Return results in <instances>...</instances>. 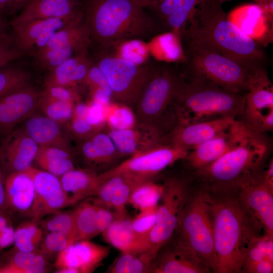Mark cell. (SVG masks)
<instances>
[{
	"mask_svg": "<svg viewBox=\"0 0 273 273\" xmlns=\"http://www.w3.org/2000/svg\"><path fill=\"white\" fill-rule=\"evenodd\" d=\"M222 5L219 0H202L180 38L234 60L250 73L265 68L263 52L229 18Z\"/></svg>",
	"mask_w": 273,
	"mask_h": 273,
	"instance_id": "obj_1",
	"label": "cell"
},
{
	"mask_svg": "<svg viewBox=\"0 0 273 273\" xmlns=\"http://www.w3.org/2000/svg\"><path fill=\"white\" fill-rule=\"evenodd\" d=\"M83 21L92 43L100 51L160 33L149 12L137 0H86Z\"/></svg>",
	"mask_w": 273,
	"mask_h": 273,
	"instance_id": "obj_2",
	"label": "cell"
},
{
	"mask_svg": "<svg viewBox=\"0 0 273 273\" xmlns=\"http://www.w3.org/2000/svg\"><path fill=\"white\" fill-rule=\"evenodd\" d=\"M207 192L216 257L215 272H242L249 244L258 230L243 209L237 190Z\"/></svg>",
	"mask_w": 273,
	"mask_h": 273,
	"instance_id": "obj_3",
	"label": "cell"
},
{
	"mask_svg": "<svg viewBox=\"0 0 273 273\" xmlns=\"http://www.w3.org/2000/svg\"><path fill=\"white\" fill-rule=\"evenodd\" d=\"M268 152L262 134L251 130L236 146L211 164L193 171L192 179L208 192L236 191L259 175Z\"/></svg>",
	"mask_w": 273,
	"mask_h": 273,
	"instance_id": "obj_4",
	"label": "cell"
},
{
	"mask_svg": "<svg viewBox=\"0 0 273 273\" xmlns=\"http://www.w3.org/2000/svg\"><path fill=\"white\" fill-rule=\"evenodd\" d=\"M246 93L186 80L181 75L174 99L176 125L223 117H242Z\"/></svg>",
	"mask_w": 273,
	"mask_h": 273,
	"instance_id": "obj_5",
	"label": "cell"
},
{
	"mask_svg": "<svg viewBox=\"0 0 273 273\" xmlns=\"http://www.w3.org/2000/svg\"><path fill=\"white\" fill-rule=\"evenodd\" d=\"M180 73L166 65H155L135 104L136 124L155 129L165 138L176 125L174 99Z\"/></svg>",
	"mask_w": 273,
	"mask_h": 273,
	"instance_id": "obj_6",
	"label": "cell"
},
{
	"mask_svg": "<svg viewBox=\"0 0 273 273\" xmlns=\"http://www.w3.org/2000/svg\"><path fill=\"white\" fill-rule=\"evenodd\" d=\"M184 43L186 80L216 85L236 93H246L251 73L237 62L204 49L188 39Z\"/></svg>",
	"mask_w": 273,
	"mask_h": 273,
	"instance_id": "obj_7",
	"label": "cell"
},
{
	"mask_svg": "<svg viewBox=\"0 0 273 273\" xmlns=\"http://www.w3.org/2000/svg\"><path fill=\"white\" fill-rule=\"evenodd\" d=\"M176 239L193 251L204 266L215 272L216 257L208 193L201 188L190 193L181 212Z\"/></svg>",
	"mask_w": 273,
	"mask_h": 273,
	"instance_id": "obj_8",
	"label": "cell"
},
{
	"mask_svg": "<svg viewBox=\"0 0 273 273\" xmlns=\"http://www.w3.org/2000/svg\"><path fill=\"white\" fill-rule=\"evenodd\" d=\"M93 60L105 76L112 100L129 107L134 106L155 66L138 64L102 51Z\"/></svg>",
	"mask_w": 273,
	"mask_h": 273,
	"instance_id": "obj_9",
	"label": "cell"
},
{
	"mask_svg": "<svg viewBox=\"0 0 273 273\" xmlns=\"http://www.w3.org/2000/svg\"><path fill=\"white\" fill-rule=\"evenodd\" d=\"M190 150L164 140L150 148L136 153L119 164L100 174L102 183L113 175L123 174L145 182L176 161L183 160Z\"/></svg>",
	"mask_w": 273,
	"mask_h": 273,
	"instance_id": "obj_10",
	"label": "cell"
},
{
	"mask_svg": "<svg viewBox=\"0 0 273 273\" xmlns=\"http://www.w3.org/2000/svg\"><path fill=\"white\" fill-rule=\"evenodd\" d=\"M190 177L170 178L162 185L156 223L149 235L151 251L156 256L168 243L177 226L181 212L190 194Z\"/></svg>",
	"mask_w": 273,
	"mask_h": 273,
	"instance_id": "obj_11",
	"label": "cell"
},
{
	"mask_svg": "<svg viewBox=\"0 0 273 273\" xmlns=\"http://www.w3.org/2000/svg\"><path fill=\"white\" fill-rule=\"evenodd\" d=\"M261 173L242 185L237 193L243 209L254 225L265 234L273 235V189L264 181Z\"/></svg>",
	"mask_w": 273,
	"mask_h": 273,
	"instance_id": "obj_12",
	"label": "cell"
},
{
	"mask_svg": "<svg viewBox=\"0 0 273 273\" xmlns=\"http://www.w3.org/2000/svg\"><path fill=\"white\" fill-rule=\"evenodd\" d=\"M272 115V84L264 68L250 74L242 121L261 133L265 120Z\"/></svg>",
	"mask_w": 273,
	"mask_h": 273,
	"instance_id": "obj_13",
	"label": "cell"
},
{
	"mask_svg": "<svg viewBox=\"0 0 273 273\" xmlns=\"http://www.w3.org/2000/svg\"><path fill=\"white\" fill-rule=\"evenodd\" d=\"M252 130L237 120L227 130L191 150L183 159L193 171L213 162L238 145Z\"/></svg>",
	"mask_w": 273,
	"mask_h": 273,
	"instance_id": "obj_14",
	"label": "cell"
},
{
	"mask_svg": "<svg viewBox=\"0 0 273 273\" xmlns=\"http://www.w3.org/2000/svg\"><path fill=\"white\" fill-rule=\"evenodd\" d=\"M83 15V11L75 15L61 18L38 19L10 24L15 46L20 51L32 53L43 48L60 29Z\"/></svg>",
	"mask_w": 273,
	"mask_h": 273,
	"instance_id": "obj_15",
	"label": "cell"
},
{
	"mask_svg": "<svg viewBox=\"0 0 273 273\" xmlns=\"http://www.w3.org/2000/svg\"><path fill=\"white\" fill-rule=\"evenodd\" d=\"M31 177L34 186V203L30 215L38 221L69 206L67 199L58 177L31 166L25 170Z\"/></svg>",
	"mask_w": 273,
	"mask_h": 273,
	"instance_id": "obj_16",
	"label": "cell"
},
{
	"mask_svg": "<svg viewBox=\"0 0 273 273\" xmlns=\"http://www.w3.org/2000/svg\"><path fill=\"white\" fill-rule=\"evenodd\" d=\"M41 92L26 85L0 98V140L38 107Z\"/></svg>",
	"mask_w": 273,
	"mask_h": 273,
	"instance_id": "obj_17",
	"label": "cell"
},
{
	"mask_svg": "<svg viewBox=\"0 0 273 273\" xmlns=\"http://www.w3.org/2000/svg\"><path fill=\"white\" fill-rule=\"evenodd\" d=\"M38 147L23 127L15 128L3 137L0 140V162L5 177L30 166Z\"/></svg>",
	"mask_w": 273,
	"mask_h": 273,
	"instance_id": "obj_18",
	"label": "cell"
},
{
	"mask_svg": "<svg viewBox=\"0 0 273 273\" xmlns=\"http://www.w3.org/2000/svg\"><path fill=\"white\" fill-rule=\"evenodd\" d=\"M210 272L190 249L175 239L161 248L151 261L149 273Z\"/></svg>",
	"mask_w": 273,
	"mask_h": 273,
	"instance_id": "obj_19",
	"label": "cell"
},
{
	"mask_svg": "<svg viewBox=\"0 0 273 273\" xmlns=\"http://www.w3.org/2000/svg\"><path fill=\"white\" fill-rule=\"evenodd\" d=\"M110 248L89 241H76L58 254L54 265L58 270L71 268L75 273L93 272L108 256Z\"/></svg>",
	"mask_w": 273,
	"mask_h": 273,
	"instance_id": "obj_20",
	"label": "cell"
},
{
	"mask_svg": "<svg viewBox=\"0 0 273 273\" xmlns=\"http://www.w3.org/2000/svg\"><path fill=\"white\" fill-rule=\"evenodd\" d=\"M239 119L223 117L189 124H177L167 134L166 141L191 150L223 133Z\"/></svg>",
	"mask_w": 273,
	"mask_h": 273,
	"instance_id": "obj_21",
	"label": "cell"
},
{
	"mask_svg": "<svg viewBox=\"0 0 273 273\" xmlns=\"http://www.w3.org/2000/svg\"><path fill=\"white\" fill-rule=\"evenodd\" d=\"M202 0H159L147 9L160 33H171L180 38L187 23Z\"/></svg>",
	"mask_w": 273,
	"mask_h": 273,
	"instance_id": "obj_22",
	"label": "cell"
},
{
	"mask_svg": "<svg viewBox=\"0 0 273 273\" xmlns=\"http://www.w3.org/2000/svg\"><path fill=\"white\" fill-rule=\"evenodd\" d=\"M83 11L79 0H29L10 24L38 19L65 17Z\"/></svg>",
	"mask_w": 273,
	"mask_h": 273,
	"instance_id": "obj_23",
	"label": "cell"
},
{
	"mask_svg": "<svg viewBox=\"0 0 273 273\" xmlns=\"http://www.w3.org/2000/svg\"><path fill=\"white\" fill-rule=\"evenodd\" d=\"M108 133L120 155L132 156L150 149L163 141L155 129L138 124L130 128L110 129Z\"/></svg>",
	"mask_w": 273,
	"mask_h": 273,
	"instance_id": "obj_24",
	"label": "cell"
},
{
	"mask_svg": "<svg viewBox=\"0 0 273 273\" xmlns=\"http://www.w3.org/2000/svg\"><path fill=\"white\" fill-rule=\"evenodd\" d=\"M82 141L80 153L83 161L86 168L96 172L108 168L120 156L108 133L99 131Z\"/></svg>",
	"mask_w": 273,
	"mask_h": 273,
	"instance_id": "obj_25",
	"label": "cell"
},
{
	"mask_svg": "<svg viewBox=\"0 0 273 273\" xmlns=\"http://www.w3.org/2000/svg\"><path fill=\"white\" fill-rule=\"evenodd\" d=\"M59 179L69 206L96 196L102 184L100 174L88 168H74Z\"/></svg>",
	"mask_w": 273,
	"mask_h": 273,
	"instance_id": "obj_26",
	"label": "cell"
},
{
	"mask_svg": "<svg viewBox=\"0 0 273 273\" xmlns=\"http://www.w3.org/2000/svg\"><path fill=\"white\" fill-rule=\"evenodd\" d=\"M5 186L9 211L30 215L35 196L30 175L25 170L12 173L5 178Z\"/></svg>",
	"mask_w": 273,
	"mask_h": 273,
	"instance_id": "obj_27",
	"label": "cell"
},
{
	"mask_svg": "<svg viewBox=\"0 0 273 273\" xmlns=\"http://www.w3.org/2000/svg\"><path fill=\"white\" fill-rule=\"evenodd\" d=\"M93 62L88 51L74 56L52 70L44 79V85H59L68 87L83 82Z\"/></svg>",
	"mask_w": 273,
	"mask_h": 273,
	"instance_id": "obj_28",
	"label": "cell"
},
{
	"mask_svg": "<svg viewBox=\"0 0 273 273\" xmlns=\"http://www.w3.org/2000/svg\"><path fill=\"white\" fill-rule=\"evenodd\" d=\"M23 128L38 146L54 147L70 151L69 141L59 123L47 116H30Z\"/></svg>",
	"mask_w": 273,
	"mask_h": 273,
	"instance_id": "obj_29",
	"label": "cell"
},
{
	"mask_svg": "<svg viewBox=\"0 0 273 273\" xmlns=\"http://www.w3.org/2000/svg\"><path fill=\"white\" fill-rule=\"evenodd\" d=\"M131 219L127 214L117 217L102 233L105 240L122 252L141 253L151 251L135 235Z\"/></svg>",
	"mask_w": 273,
	"mask_h": 273,
	"instance_id": "obj_30",
	"label": "cell"
},
{
	"mask_svg": "<svg viewBox=\"0 0 273 273\" xmlns=\"http://www.w3.org/2000/svg\"><path fill=\"white\" fill-rule=\"evenodd\" d=\"M34 160L41 168L57 177L75 168L70 151L57 147L39 146Z\"/></svg>",
	"mask_w": 273,
	"mask_h": 273,
	"instance_id": "obj_31",
	"label": "cell"
},
{
	"mask_svg": "<svg viewBox=\"0 0 273 273\" xmlns=\"http://www.w3.org/2000/svg\"><path fill=\"white\" fill-rule=\"evenodd\" d=\"M47 270V259L37 251L16 250L6 262L0 264V273H43Z\"/></svg>",
	"mask_w": 273,
	"mask_h": 273,
	"instance_id": "obj_32",
	"label": "cell"
},
{
	"mask_svg": "<svg viewBox=\"0 0 273 273\" xmlns=\"http://www.w3.org/2000/svg\"><path fill=\"white\" fill-rule=\"evenodd\" d=\"M77 241L89 240L98 235L96 205L94 200H85L73 211Z\"/></svg>",
	"mask_w": 273,
	"mask_h": 273,
	"instance_id": "obj_33",
	"label": "cell"
},
{
	"mask_svg": "<svg viewBox=\"0 0 273 273\" xmlns=\"http://www.w3.org/2000/svg\"><path fill=\"white\" fill-rule=\"evenodd\" d=\"M162 192V185L151 180L142 183L133 190L128 203L141 211L157 207Z\"/></svg>",
	"mask_w": 273,
	"mask_h": 273,
	"instance_id": "obj_34",
	"label": "cell"
},
{
	"mask_svg": "<svg viewBox=\"0 0 273 273\" xmlns=\"http://www.w3.org/2000/svg\"><path fill=\"white\" fill-rule=\"evenodd\" d=\"M42 231L36 220L21 224L14 231V243L17 250L23 252L36 251L42 240Z\"/></svg>",
	"mask_w": 273,
	"mask_h": 273,
	"instance_id": "obj_35",
	"label": "cell"
},
{
	"mask_svg": "<svg viewBox=\"0 0 273 273\" xmlns=\"http://www.w3.org/2000/svg\"><path fill=\"white\" fill-rule=\"evenodd\" d=\"M51 217L42 222V227L49 232L63 235L74 242L77 241L73 211H56Z\"/></svg>",
	"mask_w": 273,
	"mask_h": 273,
	"instance_id": "obj_36",
	"label": "cell"
},
{
	"mask_svg": "<svg viewBox=\"0 0 273 273\" xmlns=\"http://www.w3.org/2000/svg\"><path fill=\"white\" fill-rule=\"evenodd\" d=\"M30 75L21 68L6 66L0 69V98L29 84Z\"/></svg>",
	"mask_w": 273,
	"mask_h": 273,
	"instance_id": "obj_37",
	"label": "cell"
},
{
	"mask_svg": "<svg viewBox=\"0 0 273 273\" xmlns=\"http://www.w3.org/2000/svg\"><path fill=\"white\" fill-rule=\"evenodd\" d=\"M129 107L119 103L109 104L106 107V123L110 129H125L135 125L136 121L135 115Z\"/></svg>",
	"mask_w": 273,
	"mask_h": 273,
	"instance_id": "obj_38",
	"label": "cell"
},
{
	"mask_svg": "<svg viewBox=\"0 0 273 273\" xmlns=\"http://www.w3.org/2000/svg\"><path fill=\"white\" fill-rule=\"evenodd\" d=\"M158 206L141 211L136 217L131 219V227L138 239L151 248L149 235L154 226Z\"/></svg>",
	"mask_w": 273,
	"mask_h": 273,
	"instance_id": "obj_39",
	"label": "cell"
},
{
	"mask_svg": "<svg viewBox=\"0 0 273 273\" xmlns=\"http://www.w3.org/2000/svg\"><path fill=\"white\" fill-rule=\"evenodd\" d=\"M75 103L40 99L38 107L45 115L59 123L69 122L72 119Z\"/></svg>",
	"mask_w": 273,
	"mask_h": 273,
	"instance_id": "obj_40",
	"label": "cell"
},
{
	"mask_svg": "<svg viewBox=\"0 0 273 273\" xmlns=\"http://www.w3.org/2000/svg\"><path fill=\"white\" fill-rule=\"evenodd\" d=\"M144 183L128 176L127 179L116 190L111 202L110 208H113L117 217L126 214L125 206L133 190L139 184Z\"/></svg>",
	"mask_w": 273,
	"mask_h": 273,
	"instance_id": "obj_41",
	"label": "cell"
},
{
	"mask_svg": "<svg viewBox=\"0 0 273 273\" xmlns=\"http://www.w3.org/2000/svg\"><path fill=\"white\" fill-rule=\"evenodd\" d=\"M128 178L123 174L113 175L106 179L101 185L94 199L98 204L108 208L110 207L113 196L117 188L123 183Z\"/></svg>",
	"mask_w": 273,
	"mask_h": 273,
	"instance_id": "obj_42",
	"label": "cell"
},
{
	"mask_svg": "<svg viewBox=\"0 0 273 273\" xmlns=\"http://www.w3.org/2000/svg\"><path fill=\"white\" fill-rule=\"evenodd\" d=\"M73 243L63 235L50 232L44 239L39 252L42 254L59 253Z\"/></svg>",
	"mask_w": 273,
	"mask_h": 273,
	"instance_id": "obj_43",
	"label": "cell"
},
{
	"mask_svg": "<svg viewBox=\"0 0 273 273\" xmlns=\"http://www.w3.org/2000/svg\"><path fill=\"white\" fill-rule=\"evenodd\" d=\"M77 96L75 90L71 87L51 85L45 86L41 92L40 99L74 103Z\"/></svg>",
	"mask_w": 273,
	"mask_h": 273,
	"instance_id": "obj_44",
	"label": "cell"
},
{
	"mask_svg": "<svg viewBox=\"0 0 273 273\" xmlns=\"http://www.w3.org/2000/svg\"><path fill=\"white\" fill-rule=\"evenodd\" d=\"M83 82L86 83L91 91L96 89H102L112 94L105 76L94 60Z\"/></svg>",
	"mask_w": 273,
	"mask_h": 273,
	"instance_id": "obj_45",
	"label": "cell"
},
{
	"mask_svg": "<svg viewBox=\"0 0 273 273\" xmlns=\"http://www.w3.org/2000/svg\"><path fill=\"white\" fill-rule=\"evenodd\" d=\"M155 255L151 251L136 254L128 263L124 273H149Z\"/></svg>",
	"mask_w": 273,
	"mask_h": 273,
	"instance_id": "obj_46",
	"label": "cell"
},
{
	"mask_svg": "<svg viewBox=\"0 0 273 273\" xmlns=\"http://www.w3.org/2000/svg\"><path fill=\"white\" fill-rule=\"evenodd\" d=\"M69 128L72 133L81 140H85L96 132L101 131L88 123L84 118L72 117L69 121Z\"/></svg>",
	"mask_w": 273,
	"mask_h": 273,
	"instance_id": "obj_47",
	"label": "cell"
},
{
	"mask_svg": "<svg viewBox=\"0 0 273 273\" xmlns=\"http://www.w3.org/2000/svg\"><path fill=\"white\" fill-rule=\"evenodd\" d=\"M107 107L92 101L88 104L84 119L90 124L100 129L106 123Z\"/></svg>",
	"mask_w": 273,
	"mask_h": 273,
	"instance_id": "obj_48",
	"label": "cell"
},
{
	"mask_svg": "<svg viewBox=\"0 0 273 273\" xmlns=\"http://www.w3.org/2000/svg\"><path fill=\"white\" fill-rule=\"evenodd\" d=\"M25 54L13 46L6 37L0 41V69Z\"/></svg>",
	"mask_w": 273,
	"mask_h": 273,
	"instance_id": "obj_49",
	"label": "cell"
},
{
	"mask_svg": "<svg viewBox=\"0 0 273 273\" xmlns=\"http://www.w3.org/2000/svg\"><path fill=\"white\" fill-rule=\"evenodd\" d=\"M94 202L96 205L97 229L99 234L103 233L117 217L114 211L112 212L109 208Z\"/></svg>",
	"mask_w": 273,
	"mask_h": 273,
	"instance_id": "obj_50",
	"label": "cell"
},
{
	"mask_svg": "<svg viewBox=\"0 0 273 273\" xmlns=\"http://www.w3.org/2000/svg\"><path fill=\"white\" fill-rule=\"evenodd\" d=\"M253 1L259 8L267 27L268 35L271 37L273 27V0Z\"/></svg>",
	"mask_w": 273,
	"mask_h": 273,
	"instance_id": "obj_51",
	"label": "cell"
},
{
	"mask_svg": "<svg viewBox=\"0 0 273 273\" xmlns=\"http://www.w3.org/2000/svg\"><path fill=\"white\" fill-rule=\"evenodd\" d=\"M272 271L273 263L266 259L256 262H245L242 269V272L248 273H271Z\"/></svg>",
	"mask_w": 273,
	"mask_h": 273,
	"instance_id": "obj_52",
	"label": "cell"
},
{
	"mask_svg": "<svg viewBox=\"0 0 273 273\" xmlns=\"http://www.w3.org/2000/svg\"><path fill=\"white\" fill-rule=\"evenodd\" d=\"M137 253L122 252L114 263L110 267L109 272L111 273H124V271L133 256Z\"/></svg>",
	"mask_w": 273,
	"mask_h": 273,
	"instance_id": "obj_53",
	"label": "cell"
},
{
	"mask_svg": "<svg viewBox=\"0 0 273 273\" xmlns=\"http://www.w3.org/2000/svg\"><path fill=\"white\" fill-rule=\"evenodd\" d=\"M5 177L0 162V214L7 216L9 212L7 200L5 186Z\"/></svg>",
	"mask_w": 273,
	"mask_h": 273,
	"instance_id": "obj_54",
	"label": "cell"
},
{
	"mask_svg": "<svg viewBox=\"0 0 273 273\" xmlns=\"http://www.w3.org/2000/svg\"><path fill=\"white\" fill-rule=\"evenodd\" d=\"M252 239L250 241L247 248L246 256L244 262H256L264 259L267 260L263 254L252 242Z\"/></svg>",
	"mask_w": 273,
	"mask_h": 273,
	"instance_id": "obj_55",
	"label": "cell"
},
{
	"mask_svg": "<svg viewBox=\"0 0 273 273\" xmlns=\"http://www.w3.org/2000/svg\"><path fill=\"white\" fill-rule=\"evenodd\" d=\"M261 176L264 181L273 189V160H270L267 169L262 171Z\"/></svg>",
	"mask_w": 273,
	"mask_h": 273,
	"instance_id": "obj_56",
	"label": "cell"
},
{
	"mask_svg": "<svg viewBox=\"0 0 273 273\" xmlns=\"http://www.w3.org/2000/svg\"><path fill=\"white\" fill-rule=\"evenodd\" d=\"M87 108L88 104L84 103H78L75 104L72 117L84 119L87 112Z\"/></svg>",
	"mask_w": 273,
	"mask_h": 273,
	"instance_id": "obj_57",
	"label": "cell"
},
{
	"mask_svg": "<svg viewBox=\"0 0 273 273\" xmlns=\"http://www.w3.org/2000/svg\"><path fill=\"white\" fill-rule=\"evenodd\" d=\"M266 258L273 263V235H268L266 244Z\"/></svg>",
	"mask_w": 273,
	"mask_h": 273,
	"instance_id": "obj_58",
	"label": "cell"
},
{
	"mask_svg": "<svg viewBox=\"0 0 273 273\" xmlns=\"http://www.w3.org/2000/svg\"><path fill=\"white\" fill-rule=\"evenodd\" d=\"M29 0H13L10 9L12 12H16L21 10Z\"/></svg>",
	"mask_w": 273,
	"mask_h": 273,
	"instance_id": "obj_59",
	"label": "cell"
},
{
	"mask_svg": "<svg viewBox=\"0 0 273 273\" xmlns=\"http://www.w3.org/2000/svg\"><path fill=\"white\" fill-rule=\"evenodd\" d=\"M13 0H0V12L6 10H10Z\"/></svg>",
	"mask_w": 273,
	"mask_h": 273,
	"instance_id": "obj_60",
	"label": "cell"
},
{
	"mask_svg": "<svg viewBox=\"0 0 273 273\" xmlns=\"http://www.w3.org/2000/svg\"><path fill=\"white\" fill-rule=\"evenodd\" d=\"M146 10L159 0H137Z\"/></svg>",
	"mask_w": 273,
	"mask_h": 273,
	"instance_id": "obj_61",
	"label": "cell"
},
{
	"mask_svg": "<svg viewBox=\"0 0 273 273\" xmlns=\"http://www.w3.org/2000/svg\"><path fill=\"white\" fill-rule=\"evenodd\" d=\"M5 37L6 36L4 34V26L2 20L0 18V41Z\"/></svg>",
	"mask_w": 273,
	"mask_h": 273,
	"instance_id": "obj_62",
	"label": "cell"
},
{
	"mask_svg": "<svg viewBox=\"0 0 273 273\" xmlns=\"http://www.w3.org/2000/svg\"><path fill=\"white\" fill-rule=\"evenodd\" d=\"M219 1L222 4H223V3L229 1L230 0H219Z\"/></svg>",
	"mask_w": 273,
	"mask_h": 273,
	"instance_id": "obj_63",
	"label": "cell"
}]
</instances>
